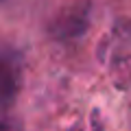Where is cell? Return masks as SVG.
Instances as JSON below:
<instances>
[{
    "label": "cell",
    "instance_id": "2",
    "mask_svg": "<svg viewBox=\"0 0 131 131\" xmlns=\"http://www.w3.org/2000/svg\"><path fill=\"white\" fill-rule=\"evenodd\" d=\"M22 83V59L13 48H7L2 57V90H5V103L9 105L18 94Z\"/></svg>",
    "mask_w": 131,
    "mask_h": 131
},
{
    "label": "cell",
    "instance_id": "4",
    "mask_svg": "<svg viewBox=\"0 0 131 131\" xmlns=\"http://www.w3.org/2000/svg\"><path fill=\"white\" fill-rule=\"evenodd\" d=\"M72 131H79V129H72Z\"/></svg>",
    "mask_w": 131,
    "mask_h": 131
},
{
    "label": "cell",
    "instance_id": "1",
    "mask_svg": "<svg viewBox=\"0 0 131 131\" xmlns=\"http://www.w3.org/2000/svg\"><path fill=\"white\" fill-rule=\"evenodd\" d=\"M88 24H90V2L81 0L77 5L66 7L55 18V24L50 26V35H55L57 39L79 37L88 28Z\"/></svg>",
    "mask_w": 131,
    "mask_h": 131
},
{
    "label": "cell",
    "instance_id": "3",
    "mask_svg": "<svg viewBox=\"0 0 131 131\" xmlns=\"http://www.w3.org/2000/svg\"><path fill=\"white\" fill-rule=\"evenodd\" d=\"M92 127H94V131H103V120H101L98 109H94V112H92Z\"/></svg>",
    "mask_w": 131,
    "mask_h": 131
}]
</instances>
